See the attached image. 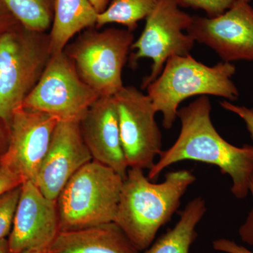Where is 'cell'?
<instances>
[{"instance_id":"14","label":"cell","mask_w":253,"mask_h":253,"mask_svg":"<svg viewBox=\"0 0 253 253\" xmlns=\"http://www.w3.org/2000/svg\"><path fill=\"white\" fill-rule=\"evenodd\" d=\"M80 129L93 161L126 179L129 167L123 152L114 96H100L80 123Z\"/></svg>"},{"instance_id":"6","label":"cell","mask_w":253,"mask_h":253,"mask_svg":"<svg viewBox=\"0 0 253 253\" xmlns=\"http://www.w3.org/2000/svg\"><path fill=\"white\" fill-rule=\"evenodd\" d=\"M134 42L132 32L127 29L89 28L64 51L86 84L100 96H113L124 86L123 70Z\"/></svg>"},{"instance_id":"25","label":"cell","mask_w":253,"mask_h":253,"mask_svg":"<svg viewBox=\"0 0 253 253\" xmlns=\"http://www.w3.org/2000/svg\"><path fill=\"white\" fill-rule=\"evenodd\" d=\"M23 181L6 169L0 168V196L9 190L21 185Z\"/></svg>"},{"instance_id":"29","label":"cell","mask_w":253,"mask_h":253,"mask_svg":"<svg viewBox=\"0 0 253 253\" xmlns=\"http://www.w3.org/2000/svg\"><path fill=\"white\" fill-rule=\"evenodd\" d=\"M0 253H8L7 239H2L0 241Z\"/></svg>"},{"instance_id":"3","label":"cell","mask_w":253,"mask_h":253,"mask_svg":"<svg viewBox=\"0 0 253 253\" xmlns=\"http://www.w3.org/2000/svg\"><path fill=\"white\" fill-rule=\"evenodd\" d=\"M235 73L231 63L223 61L208 66L190 54L174 56L146 89L156 112L162 114L163 126L170 129L177 118L179 105L188 98L212 95L237 99L239 90L231 80Z\"/></svg>"},{"instance_id":"23","label":"cell","mask_w":253,"mask_h":253,"mask_svg":"<svg viewBox=\"0 0 253 253\" xmlns=\"http://www.w3.org/2000/svg\"><path fill=\"white\" fill-rule=\"evenodd\" d=\"M250 192L252 194L253 201V176L250 183ZM239 233L243 241L253 246V208L250 212L246 222L240 228Z\"/></svg>"},{"instance_id":"21","label":"cell","mask_w":253,"mask_h":253,"mask_svg":"<svg viewBox=\"0 0 253 253\" xmlns=\"http://www.w3.org/2000/svg\"><path fill=\"white\" fill-rule=\"evenodd\" d=\"M179 7L201 9L208 17L213 18L225 12L235 3L236 0H175Z\"/></svg>"},{"instance_id":"16","label":"cell","mask_w":253,"mask_h":253,"mask_svg":"<svg viewBox=\"0 0 253 253\" xmlns=\"http://www.w3.org/2000/svg\"><path fill=\"white\" fill-rule=\"evenodd\" d=\"M97 16L89 0H54L49 33L51 54L62 52L73 37L96 27Z\"/></svg>"},{"instance_id":"20","label":"cell","mask_w":253,"mask_h":253,"mask_svg":"<svg viewBox=\"0 0 253 253\" xmlns=\"http://www.w3.org/2000/svg\"><path fill=\"white\" fill-rule=\"evenodd\" d=\"M21 192L20 185L0 196V241L11 232Z\"/></svg>"},{"instance_id":"28","label":"cell","mask_w":253,"mask_h":253,"mask_svg":"<svg viewBox=\"0 0 253 253\" xmlns=\"http://www.w3.org/2000/svg\"><path fill=\"white\" fill-rule=\"evenodd\" d=\"M111 1L112 0H89L98 14L104 12L105 10L107 9Z\"/></svg>"},{"instance_id":"7","label":"cell","mask_w":253,"mask_h":253,"mask_svg":"<svg viewBox=\"0 0 253 253\" xmlns=\"http://www.w3.org/2000/svg\"><path fill=\"white\" fill-rule=\"evenodd\" d=\"M100 96L80 77L67 54H52L41 79L21 106L47 113L59 122L81 123Z\"/></svg>"},{"instance_id":"4","label":"cell","mask_w":253,"mask_h":253,"mask_svg":"<svg viewBox=\"0 0 253 253\" xmlns=\"http://www.w3.org/2000/svg\"><path fill=\"white\" fill-rule=\"evenodd\" d=\"M51 56L49 33L20 23L0 33V119L9 127L14 111L41 79Z\"/></svg>"},{"instance_id":"2","label":"cell","mask_w":253,"mask_h":253,"mask_svg":"<svg viewBox=\"0 0 253 253\" xmlns=\"http://www.w3.org/2000/svg\"><path fill=\"white\" fill-rule=\"evenodd\" d=\"M196 176L187 169L172 171L152 182L139 168H129L123 181L114 223L139 252L154 243L158 231L172 219Z\"/></svg>"},{"instance_id":"30","label":"cell","mask_w":253,"mask_h":253,"mask_svg":"<svg viewBox=\"0 0 253 253\" xmlns=\"http://www.w3.org/2000/svg\"><path fill=\"white\" fill-rule=\"evenodd\" d=\"M21 253H49V249H30Z\"/></svg>"},{"instance_id":"15","label":"cell","mask_w":253,"mask_h":253,"mask_svg":"<svg viewBox=\"0 0 253 253\" xmlns=\"http://www.w3.org/2000/svg\"><path fill=\"white\" fill-rule=\"evenodd\" d=\"M49 253H141L114 222L73 231H61Z\"/></svg>"},{"instance_id":"11","label":"cell","mask_w":253,"mask_h":253,"mask_svg":"<svg viewBox=\"0 0 253 253\" xmlns=\"http://www.w3.org/2000/svg\"><path fill=\"white\" fill-rule=\"evenodd\" d=\"M186 32L224 62L253 61V8L249 3L236 1L216 17L194 16Z\"/></svg>"},{"instance_id":"26","label":"cell","mask_w":253,"mask_h":253,"mask_svg":"<svg viewBox=\"0 0 253 253\" xmlns=\"http://www.w3.org/2000/svg\"><path fill=\"white\" fill-rule=\"evenodd\" d=\"M19 23L8 9L3 0H0V33Z\"/></svg>"},{"instance_id":"8","label":"cell","mask_w":253,"mask_h":253,"mask_svg":"<svg viewBox=\"0 0 253 253\" xmlns=\"http://www.w3.org/2000/svg\"><path fill=\"white\" fill-rule=\"evenodd\" d=\"M192 16L181 11L175 0H160L146 18L144 31L131 49L133 66L138 60H152L151 72L142 83L146 89L162 72L166 63L174 56H186L194 46V40L188 34Z\"/></svg>"},{"instance_id":"13","label":"cell","mask_w":253,"mask_h":253,"mask_svg":"<svg viewBox=\"0 0 253 253\" xmlns=\"http://www.w3.org/2000/svg\"><path fill=\"white\" fill-rule=\"evenodd\" d=\"M92 161L80 123L59 122L44 158L36 185L47 199L56 201L68 181Z\"/></svg>"},{"instance_id":"12","label":"cell","mask_w":253,"mask_h":253,"mask_svg":"<svg viewBox=\"0 0 253 253\" xmlns=\"http://www.w3.org/2000/svg\"><path fill=\"white\" fill-rule=\"evenodd\" d=\"M60 232L56 201L47 199L31 181L21 192L8 241V253L49 249Z\"/></svg>"},{"instance_id":"24","label":"cell","mask_w":253,"mask_h":253,"mask_svg":"<svg viewBox=\"0 0 253 253\" xmlns=\"http://www.w3.org/2000/svg\"><path fill=\"white\" fill-rule=\"evenodd\" d=\"M212 247L215 251L226 253H253L244 246H240L234 241L226 239H219L213 241Z\"/></svg>"},{"instance_id":"10","label":"cell","mask_w":253,"mask_h":253,"mask_svg":"<svg viewBox=\"0 0 253 253\" xmlns=\"http://www.w3.org/2000/svg\"><path fill=\"white\" fill-rule=\"evenodd\" d=\"M47 113L20 106L9 123V140L0 158V168L36 184L56 126Z\"/></svg>"},{"instance_id":"18","label":"cell","mask_w":253,"mask_h":253,"mask_svg":"<svg viewBox=\"0 0 253 253\" xmlns=\"http://www.w3.org/2000/svg\"><path fill=\"white\" fill-rule=\"evenodd\" d=\"M160 0H112L104 12L98 14L96 29L116 23L132 32L147 17Z\"/></svg>"},{"instance_id":"5","label":"cell","mask_w":253,"mask_h":253,"mask_svg":"<svg viewBox=\"0 0 253 253\" xmlns=\"http://www.w3.org/2000/svg\"><path fill=\"white\" fill-rule=\"evenodd\" d=\"M124 179L91 161L68 181L56 199L60 231L114 222Z\"/></svg>"},{"instance_id":"1","label":"cell","mask_w":253,"mask_h":253,"mask_svg":"<svg viewBox=\"0 0 253 253\" xmlns=\"http://www.w3.org/2000/svg\"><path fill=\"white\" fill-rule=\"evenodd\" d=\"M211 110L208 96H200L179 109V136L170 148L161 151L148 178L154 180L165 169L180 161H197L217 166L222 174H228L232 179L231 193L237 199H244L253 176V146L237 147L223 139L213 126Z\"/></svg>"},{"instance_id":"27","label":"cell","mask_w":253,"mask_h":253,"mask_svg":"<svg viewBox=\"0 0 253 253\" xmlns=\"http://www.w3.org/2000/svg\"><path fill=\"white\" fill-rule=\"evenodd\" d=\"M9 140V127L0 119V158L6 151Z\"/></svg>"},{"instance_id":"31","label":"cell","mask_w":253,"mask_h":253,"mask_svg":"<svg viewBox=\"0 0 253 253\" xmlns=\"http://www.w3.org/2000/svg\"><path fill=\"white\" fill-rule=\"evenodd\" d=\"M236 1H241V2L250 3L251 0H236Z\"/></svg>"},{"instance_id":"17","label":"cell","mask_w":253,"mask_h":253,"mask_svg":"<svg viewBox=\"0 0 253 253\" xmlns=\"http://www.w3.org/2000/svg\"><path fill=\"white\" fill-rule=\"evenodd\" d=\"M207 211L202 197L189 201L176 225L161 236L144 253H189L197 238L196 229Z\"/></svg>"},{"instance_id":"9","label":"cell","mask_w":253,"mask_h":253,"mask_svg":"<svg viewBox=\"0 0 253 253\" xmlns=\"http://www.w3.org/2000/svg\"><path fill=\"white\" fill-rule=\"evenodd\" d=\"M113 96L128 167L149 170L162 151V135L152 101L132 86H123Z\"/></svg>"},{"instance_id":"19","label":"cell","mask_w":253,"mask_h":253,"mask_svg":"<svg viewBox=\"0 0 253 253\" xmlns=\"http://www.w3.org/2000/svg\"><path fill=\"white\" fill-rule=\"evenodd\" d=\"M23 27L46 33L54 17V0H3Z\"/></svg>"},{"instance_id":"22","label":"cell","mask_w":253,"mask_h":253,"mask_svg":"<svg viewBox=\"0 0 253 253\" xmlns=\"http://www.w3.org/2000/svg\"><path fill=\"white\" fill-rule=\"evenodd\" d=\"M219 104L223 109L229 112L235 113L244 121L253 140V109H249L246 106H237L228 101H221Z\"/></svg>"}]
</instances>
